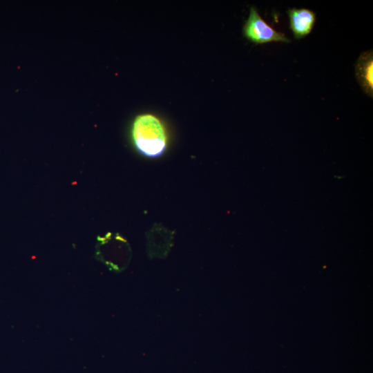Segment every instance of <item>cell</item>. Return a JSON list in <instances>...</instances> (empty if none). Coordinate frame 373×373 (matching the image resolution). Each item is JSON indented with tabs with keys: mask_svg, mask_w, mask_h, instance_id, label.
<instances>
[{
	"mask_svg": "<svg viewBox=\"0 0 373 373\" xmlns=\"http://www.w3.org/2000/svg\"><path fill=\"white\" fill-rule=\"evenodd\" d=\"M131 134L135 148L145 157H157L166 151V129L160 118L153 114L137 115L132 123Z\"/></svg>",
	"mask_w": 373,
	"mask_h": 373,
	"instance_id": "obj_1",
	"label": "cell"
},
{
	"mask_svg": "<svg viewBox=\"0 0 373 373\" xmlns=\"http://www.w3.org/2000/svg\"><path fill=\"white\" fill-rule=\"evenodd\" d=\"M131 256L129 244L119 234L108 233L103 237L97 238L95 257L111 271L119 273L125 270Z\"/></svg>",
	"mask_w": 373,
	"mask_h": 373,
	"instance_id": "obj_2",
	"label": "cell"
},
{
	"mask_svg": "<svg viewBox=\"0 0 373 373\" xmlns=\"http://www.w3.org/2000/svg\"><path fill=\"white\" fill-rule=\"evenodd\" d=\"M242 33L245 38L256 44L290 41L283 32L277 31L268 24L254 6L250 8L249 17L242 28Z\"/></svg>",
	"mask_w": 373,
	"mask_h": 373,
	"instance_id": "obj_3",
	"label": "cell"
},
{
	"mask_svg": "<svg viewBox=\"0 0 373 373\" xmlns=\"http://www.w3.org/2000/svg\"><path fill=\"white\" fill-rule=\"evenodd\" d=\"M289 19V28L294 38L299 39L311 33L315 23L316 13L307 8H289L287 11Z\"/></svg>",
	"mask_w": 373,
	"mask_h": 373,
	"instance_id": "obj_4",
	"label": "cell"
},
{
	"mask_svg": "<svg viewBox=\"0 0 373 373\" xmlns=\"http://www.w3.org/2000/svg\"><path fill=\"white\" fill-rule=\"evenodd\" d=\"M173 245V234L165 229L153 228L147 235V254L150 258H165Z\"/></svg>",
	"mask_w": 373,
	"mask_h": 373,
	"instance_id": "obj_5",
	"label": "cell"
},
{
	"mask_svg": "<svg viewBox=\"0 0 373 373\" xmlns=\"http://www.w3.org/2000/svg\"><path fill=\"white\" fill-rule=\"evenodd\" d=\"M355 73L356 79L363 91L373 97V53L372 50L363 52L358 57Z\"/></svg>",
	"mask_w": 373,
	"mask_h": 373,
	"instance_id": "obj_6",
	"label": "cell"
}]
</instances>
